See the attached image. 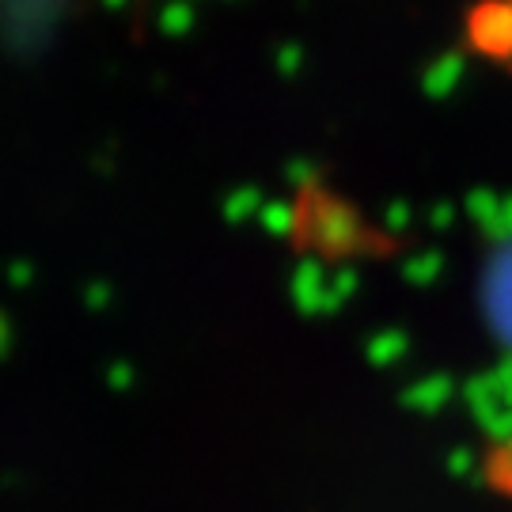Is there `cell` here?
<instances>
[{
	"label": "cell",
	"instance_id": "obj_2",
	"mask_svg": "<svg viewBox=\"0 0 512 512\" xmlns=\"http://www.w3.org/2000/svg\"><path fill=\"white\" fill-rule=\"evenodd\" d=\"M509 8H512V0H509Z\"/></svg>",
	"mask_w": 512,
	"mask_h": 512
},
{
	"label": "cell",
	"instance_id": "obj_1",
	"mask_svg": "<svg viewBox=\"0 0 512 512\" xmlns=\"http://www.w3.org/2000/svg\"><path fill=\"white\" fill-rule=\"evenodd\" d=\"M490 315H494L497 334L512 346V255L497 266L494 285H490Z\"/></svg>",
	"mask_w": 512,
	"mask_h": 512
}]
</instances>
